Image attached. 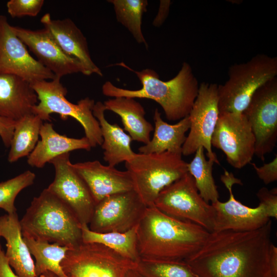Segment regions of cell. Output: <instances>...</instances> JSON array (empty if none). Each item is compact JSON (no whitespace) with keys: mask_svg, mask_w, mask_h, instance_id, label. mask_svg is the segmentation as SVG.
<instances>
[{"mask_svg":"<svg viewBox=\"0 0 277 277\" xmlns=\"http://www.w3.org/2000/svg\"><path fill=\"white\" fill-rule=\"evenodd\" d=\"M272 222L249 231L210 232L186 262L199 277H274L270 264Z\"/></svg>","mask_w":277,"mask_h":277,"instance_id":"1","label":"cell"},{"mask_svg":"<svg viewBox=\"0 0 277 277\" xmlns=\"http://www.w3.org/2000/svg\"><path fill=\"white\" fill-rule=\"evenodd\" d=\"M210 232L194 223L147 207L137 225L140 260L186 262L204 244Z\"/></svg>","mask_w":277,"mask_h":277,"instance_id":"2","label":"cell"},{"mask_svg":"<svg viewBox=\"0 0 277 277\" xmlns=\"http://www.w3.org/2000/svg\"><path fill=\"white\" fill-rule=\"evenodd\" d=\"M117 65L135 73L142 87L137 90H129L117 87L111 82L107 81L102 88L104 95L153 100L162 107L169 121L181 120L189 115L197 95L199 85L188 63H183L177 74L167 81L160 80L158 74L151 69L138 71L124 63Z\"/></svg>","mask_w":277,"mask_h":277,"instance_id":"3","label":"cell"},{"mask_svg":"<svg viewBox=\"0 0 277 277\" xmlns=\"http://www.w3.org/2000/svg\"><path fill=\"white\" fill-rule=\"evenodd\" d=\"M20 224L23 236L69 249L83 243L81 224L70 208L46 188L33 199Z\"/></svg>","mask_w":277,"mask_h":277,"instance_id":"4","label":"cell"},{"mask_svg":"<svg viewBox=\"0 0 277 277\" xmlns=\"http://www.w3.org/2000/svg\"><path fill=\"white\" fill-rule=\"evenodd\" d=\"M182 154L169 151L135 153L125 162L133 190L146 207L153 205L160 192L188 172Z\"/></svg>","mask_w":277,"mask_h":277,"instance_id":"5","label":"cell"},{"mask_svg":"<svg viewBox=\"0 0 277 277\" xmlns=\"http://www.w3.org/2000/svg\"><path fill=\"white\" fill-rule=\"evenodd\" d=\"M228 78L217 86L220 112L243 113L254 92L277 75V57L258 54L245 63L234 64L228 69Z\"/></svg>","mask_w":277,"mask_h":277,"instance_id":"6","label":"cell"},{"mask_svg":"<svg viewBox=\"0 0 277 277\" xmlns=\"http://www.w3.org/2000/svg\"><path fill=\"white\" fill-rule=\"evenodd\" d=\"M37 95L39 103L32 108V113L43 121H50V114L60 115L62 120L69 117L75 119L82 126L85 137L92 147L101 146L103 143L99 123L93 114L94 101L86 97L76 104L66 98L68 91L61 82V78L55 76L51 81H36L31 84Z\"/></svg>","mask_w":277,"mask_h":277,"instance_id":"7","label":"cell"},{"mask_svg":"<svg viewBox=\"0 0 277 277\" xmlns=\"http://www.w3.org/2000/svg\"><path fill=\"white\" fill-rule=\"evenodd\" d=\"M153 205L167 215L213 232L214 208L201 197L194 178L188 172L163 189Z\"/></svg>","mask_w":277,"mask_h":277,"instance_id":"8","label":"cell"},{"mask_svg":"<svg viewBox=\"0 0 277 277\" xmlns=\"http://www.w3.org/2000/svg\"><path fill=\"white\" fill-rule=\"evenodd\" d=\"M61 265L68 277H125L136 263L103 245L83 243L68 249Z\"/></svg>","mask_w":277,"mask_h":277,"instance_id":"9","label":"cell"},{"mask_svg":"<svg viewBox=\"0 0 277 277\" xmlns=\"http://www.w3.org/2000/svg\"><path fill=\"white\" fill-rule=\"evenodd\" d=\"M253 133L255 153L262 161L277 142V77L261 86L243 112Z\"/></svg>","mask_w":277,"mask_h":277,"instance_id":"10","label":"cell"},{"mask_svg":"<svg viewBox=\"0 0 277 277\" xmlns=\"http://www.w3.org/2000/svg\"><path fill=\"white\" fill-rule=\"evenodd\" d=\"M217 86L215 83L203 82L199 85L197 95L189 114V132L182 147L185 156L195 153L202 147L207 151L208 160L220 164L212 149L211 138L219 115Z\"/></svg>","mask_w":277,"mask_h":277,"instance_id":"11","label":"cell"},{"mask_svg":"<svg viewBox=\"0 0 277 277\" xmlns=\"http://www.w3.org/2000/svg\"><path fill=\"white\" fill-rule=\"evenodd\" d=\"M211 143L236 169L250 164L254 155L255 137L243 113L220 112Z\"/></svg>","mask_w":277,"mask_h":277,"instance_id":"12","label":"cell"},{"mask_svg":"<svg viewBox=\"0 0 277 277\" xmlns=\"http://www.w3.org/2000/svg\"><path fill=\"white\" fill-rule=\"evenodd\" d=\"M55 176L46 188L64 204L75 215L81 225H88L95 203L86 184L71 166L70 153L53 159Z\"/></svg>","mask_w":277,"mask_h":277,"instance_id":"13","label":"cell"},{"mask_svg":"<svg viewBox=\"0 0 277 277\" xmlns=\"http://www.w3.org/2000/svg\"><path fill=\"white\" fill-rule=\"evenodd\" d=\"M146 207L134 190L108 196L96 204L89 228L98 233L125 232L138 224Z\"/></svg>","mask_w":277,"mask_h":277,"instance_id":"14","label":"cell"},{"mask_svg":"<svg viewBox=\"0 0 277 277\" xmlns=\"http://www.w3.org/2000/svg\"><path fill=\"white\" fill-rule=\"evenodd\" d=\"M4 74L19 76L31 84L55 76L31 55L7 17L0 15V74Z\"/></svg>","mask_w":277,"mask_h":277,"instance_id":"15","label":"cell"},{"mask_svg":"<svg viewBox=\"0 0 277 277\" xmlns=\"http://www.w3.org/2000/svg\"><path fill=\"white\" fill-rule=\"evenodd\" d=\"M221 181L227 189L229 198L225 202L218 200L211 204L214 210L213 232L252 231L261 228L270 220L262 204L260 203L256 207L251 208L235 199L232 186L235 184L242 185L243 183L232 172L225 170Z\"/></svg>","mask_w":277,"mask_h":277,"instance_id":"16","label":"cell"},{"mask_svg":"<svg viewBox=\"0 0 277 277\" xmlns=\"http://www.w3.org/2000/svg\"><path fill=\"white\" fill-rule=\"evenodd\" d=\"M12 28L17 36L36 56L37 60L55 76L61 78L76 73L86 75L81 63L65 53L46 29L33 30L18 26Z\"/></svg>","mask_w":277,"mask_h":277,"instance_id":"17","label":"cell"},{"mask_svg":"<svg viewBox=\"0 0 277 277\" xmlns=\"http://www.w3.org/2000/svg\"><path fill=\"white\" fill-rule=\"evenodd\" d=\"M88 186L96 204L105 197L133 190L129 172L95 160L71 164Z\"/></svg>","mask_w":277,"mask_h":277,"instance_id":"18","label":"cell"},{"mask_svg":"<svg viewBox=\"0 0 277 277\" xmlns=\"http://www.w3.org/2000/svg\"><path fill=\"white\" fill-rule=\"evenodd\" d=\"M41 22L63 52L81 63L86 75L96 74L103 76L102 71L91 57L86 38L71 19H53L47 13L41 17Z\"/></svg>","mask_w":277,"mask_h":277,"instance_id":"19","label":"cell"},{"mask_svg":"<svg viewBox=\"0 0 277 277\" xmlns=\"http://www.w3.org/2000/svg\"><path fill=\"white\" fill-rule=\"evenodd\" d=\"M37 95L31 83L12 74H0V116L13 121L32 113Z\"/></svg>","mask_w":277,"mask_h":277,"instance_id":"20","label":"cell"},{"mask_svg":"<svg viewBox=\"0 0 277 277\" xmlns=\"http://www.w3.org/2000/svg\"><path fill=\"white\" fill-rule=\"evenodd\" d=\"M39 136L41 140L28 156L27 163L32 167L42 168L58 156L76 150L90 151L92 148L85 136L76 138L60 134L49 122L43 123Z\"/></svg>","mask_w":277,"mask_h":277,"instance_id":"21","label":"cell"},{"mask_svg":"<svg viewBox=\"0 0 277 277\" xmlns=\"http://www.w3.org/2000/svg\"><path fill=\"white\" fill-rule=\"evenodd\" d=\"M6 241L8 263L19 277H37L34 262L25 242L16 212L0 216V237Z\"/></svg>","mask_w":277,"mask_h":277,"instance_id":"22","label":"cell"},{"mask_svg":"<svg viewBox=\"0 0 277 277\" xmlns=\"http://www.w3.org/2000/svg\"><path fill=\"white\" fill-rule=\"evenodd\" d=\"M105 111L104 104L98 101L95 103L92 112L100 126L104 160L108 163V165L115 167L129 160L136 153L131 149L132 140L130 136L117 124L109 123L105 118Z\"/></svg>","mask_w":277,"mask_h":277,"instance_id":"23","label":"cell"},{"mask_svg":"<svg viewBox=\"0 0 277 277\" xmlns=\"http://www.w3.org/2000/svg\"><path fill=\"white\" fill-rule=\"evenodd\" d=\"M154 132L150 142L138 148L141 153H160L165 151L182 154L186 132L189 130L190 121L187 116L175 124L163 120L157 109L154 111Z\"/></svg>","mask_w":277,"mask_h":277,"instance_id":"24","label":"cell"},{"mask_svg":"<svg viewBox=\"0 0 277 277\" xmlns=\"http://www.w3.org/2000/svg\"><path fill=\"white\" fill-rule=\"evenodd\" d=\"M106 110L118 115L124 130L128 132L132 141L148 144L150 133L154 130L152 125L145 117V111L143 106L134 98L116 97L103 103Z\"/></svg>","mask_w":277,"mask_h":277,"instance_id":"25","label":"cell"},{"mask_svg":"<svg viewBox=\"0 0 277 277\" xmlns=\"http://www.w3.org/2000/svg\"><path fill=\"white\" fill-rule=\"evenodd\" d=\"M137 225L122 233H98L91 230L88 225H81L83 243L103 245L137 263L140 260L137 249Z\"/></svg>","mask_w":277,"mask_h":277,"instance_id":"26","label":"cell"},{"mask_svg":"<svg viewBox=\"0 0 277 277\" xmlns=\"http://www.w3.org/2000/svg\"><path fill=\"white\" fill-rule=\"evenodd\" d=\"M43 121L33 113L16 121L8 155V161L12 163L28 156L35 148Z\"/></svg>","mask_w":277,"mask_h":277,"instance_id":"27","label":"cell"},{"mask_svg":"<svg viewBox=\"0 0 277 277\" xmlns=\"http://www.w3.org/2000/svg\"><path fill=\"white\" fill-rule=\"evenodd\" d=\"M29 251L35 259V272L38 276L47 271H50L59 277H68L64 273L61 263L64 259L68 247L56 243L23 236Z\"/></svg>","mask_w":277,"mask_h":277,"instance_id":"28","label":"cell"},{"mask_svg":"<svg viewBox=\"0 0 277 277\" xmlns=\"http://www.w3.org/2000/svg\"><path fill=\"white\" fill-rule=\"evenodd\" d=\"M204 148L199 147L192 160L188 163V172L194 179L198 191L204 199L209 203L219 200V193L212 174L214 162L207 160Z\"/></svg>","mask_w":277,"mask_h":277,"instance_id":"29","label":"cell"},{"mask_svg":"<svg viewBox=\"0 0 277 277\" xmlns=\"http://www.w3.org/2000/svg\"><path fill=\"white\" fill-rule=\"evenodd\" d=\"M113 6L118 22L123 25L138 44L148 45L142 30V17L147 11L146 0H110Z\"/></svg>","mask_w":277,"mask_h":277,"instance_id":"30","label":"cell"},{"mask_svg":"<svg viewBox=\"0 0 277 277\" xmlns=\"http://www.w3.org/2000/svg\"><path fill=\"white\" fill-rule=\"evenodd\" d=\"M135 268L144 277H199L185 262L140 260Z\"/></svg>","mask_w":277,"mask_h":277,"instance_id":"31","label":"cell"},{"mask_svg":"<svg viewBox=\"0 0 277 277\" xmlns=\"http://www.w3.org/2000/svg\"><path fill=\"white\" fill-rule=\"evenodd\" d=\"M35 177L34 172L26 170L0 183V208L8 214L16 212L14 202L17 195L22 190L33 184Z\"/></svg>","mask_w":277,"mask_h":277,"instance_id":"32","label":"cell"},{"mask_svg":"<svg viewBox=\"0 0 277 277\" xmlns=\"http://www.w3.org/2000/svg\"><path fill=\"white\" fill-rule=\"evenodd\" d=\"M44 0H10L6 4L8 13L13 18L36 16L41 11Z\"/></svg>","mask_w":277,"mask_h":277,"instance_id":"33","label":"cell"},{"mask_svg":"<svg viewBox=\"0 0 277 277\" xmlns=\"http://www.w3.org/2000/svg\"><path fill=\"white\" fill-rule=\"evenodd\" d=\"M256 196L266 210L268 217L277 218V188L269 190L266 187L259 189Z\"/></svg>","mask_w":277,"mask_h":277,"instance_id":"34","label":"cell"},{"mask_svg":"<svg viewBox=\"0 0 277 277\" xmlns=\"http://www.w3.org/2000/svg\"><path fill=\"white\" fill-rule=\"evenodd\" d=\"M258 176L266 185L277 180V155L270 162L258 167L255 163H251Z\"/></svg>","mask_w":277,"mask_h":277,"instance_id":"35","label":"cell"},{"mask_svg":"<svg viewBox=\"0 0 277 277\" xmlns=\"http://www.w3.org/2000/svg\"><path fill=\"white\" fill-rule=\"evenodd\" d=\"M16 121L0 116V137L6 148L10 147Z\"/></svg>","mask_w":277,"mask_h":277,"instance_id":"36","label":"cell"},{"mask_svg":"<svg viewBox=\"0 0 277 277\" xmlns=\"http://www.w3.org/2000/svg\"><path fill=\"white\" fill-rule=\"evenodd\" d=\"M0 277H19L14 273L10 266L0 243Z\"/></svg>","mask_w":277,"mask_h":277,"instance_id":"37","label":"cell"},{"mask_svg":"<svg viewBox=\"0 0 277 277\" xmlns=\"http://www.w3.org/2000/svg\"><path fill=\"white\" fill-rule=\"evenodd\" d=\"M170 3V1H161L159 13L153 21L154 26H160L164 22L169 12Z\"/></svg>","mask_w":277,"mask_h":277,"instance_id":"38","label":"cell"},{"mask_svg":"<svg viewBox=\"0 0 277 277\" xmlns=\"http://www.w3.org/2000/svg\"><path fill=\"white\" fill-rule=\"evenodd\" d=\"M270 264L273 276L277 277V247L273 243L270 250Z\"/></svg>","mask_w":277,"mask_h":277,"instance_id":"39","label":"cell"},{"mask_svg":"<svg viewBox=\"0 0 277 277\" xmlns=\"http://www.w3.org/2000/svg\"><path fill=\"white\" fill-rule=\"evenodd\" d=\"M125 277H144L135 268L130 269L126 273Z\"/></svg>","mask_w":277,"mask_h":277,"instance_id":"40","label":"cell"},{"mask_svg":"<svg viewBox=\"0 0 277 277\" xmlns=\"http://www.w3.org/2000/svg\"><path fill=\"white\" fill-rule=\"evenodd\" d=\"M37 277H59L56 274L50 271H47Z\"/></svg>","mask_w":277,"mask_h":277,"instance_id":"41","label":"cell"}]
</instances>
